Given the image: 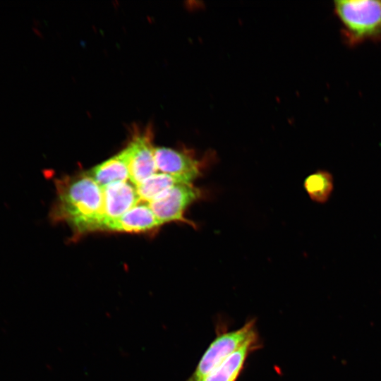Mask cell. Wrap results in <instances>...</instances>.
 I'll return each instance as SVG.
<instances>
[{"label": "cell", "mask_w": 381, "mask_h": 381, "mask_svg": "<svg viewBox=\"0 0 381 381\" xmlns=\"http://www.w3.org/2000/svg\"><path fill=\"white\" fill-rule=\"evenodd\" d=\"M157 169L161 173L192 183L201 174L202 163L190 152L169 147H155Z\"/></svg>", "instance_id": "cell-5"}, {"label": "cell", "mask_w": 381, "mask_h": 381, "mask_svg": "<svg viewBox=\"0 0 381 381\" xmlns=\"http://www.w3.org/2000/svg\"><path fill=\"white\" fill-rule=\"evenodd\" d=\"M304 185L307 193L313 200L324 202L332 193V177L329 173L320 171L308 176Z\"/></svg>", "instance_id": "cell-12"}, {"label": "cell", "mask_w": 381, "mask_h": 381, "mask_svg": "<svg viewBox=\"0 0 381 381\" xmlns=\"http://www.w3.org/2000/svg\"><path fill=\"white\" fill-rule=\"evenodd\" d=\"M260 346L259 337L250 339L198 381H236L244 369L249 355Z\"/></svg>", "instance_id": "cell-9"}, {"label": "cell", "mask_w": 381, "mask_h": 381, "mask_svg": "<svg viewBox=\"0 0 381 381\" xmlns=\"http://www.w3.org/2000/svg\"><path fill=\"white\" fill-rule=\"evenodd\" d=\"M187 183L183 179L164 173H156L136 186L140 201L147 203L155 200L172 186Z\"/></svg>", "instance_id": "cell-11"}, {"label": "cell", "mask_w": 381, "mask_h": 381, "mask_svg": "<svg viewBox=\"0 0 381 381\" xmlns=\"http://www.w3.org/2000/svg\"><path fill=\"white\" fill-rule=\"evenodd\" d=\"M102 188L103 226L105 222L120 217L140 202L136 186L131 181L116 182Z\"/></svg>", "instance_id": "cell-7"}, {"label": "cell", "mask_w": 381, "mask_h": 381, "mask_svg": "<svg viewBox=\"0 0 381 381\" xmlns=\"http://www.w3.org/2000/svg\"><path fill=\"white\" fill-rule=\"evenodd\" d=\"M56 200L50 211L53 222H66L82 234L102 230V188L87 174L56 180Z\"/></svg>", "instance_id": "cell-1"}, {"label": "cell", "mask_w": 381, "mask_h": 381, "mask_svg": "<svg viewBox=\"0 0 381 381\" xmlns=\"http://www.w3.org/2000/svg\"><path fill=\"white\" fill-rule=\"evenodd\" d=\"M151 135L144 133L135 136L125 148L127 154L130 181L135 186L157 173L155 147Z\"/></svg>", "instance_id": "cell-6"}, {"label": "cell", "mask_w": 381, "mask_h": 381, "mask_svg": "<svg viewBox=\"0 0 381 381\" xmlns=\"http://www.w3.org/2000/svg\"><path fill=\"white\" fill-rule=\"evenodd\" d=\"M160 225L148 204L139 202L120 217L105 222L102 230L140 233Z\"/></svg>", "instance_id": "cell-8"}, {"label": "cell", "mask_w": 381, "mask_h": 381, "mask_svg": "<svg viewBox=\"0 0 381 381\" xmlns=\"http://www.w3.org/2000/svg\"><path fill=\"white\" fill-rule=\"evenodd\" d=\"M217 336L199 361L187 381H198L223 363L229 356L250 339L259 337L255 319L247 321L241 328L228 331L217 328Z\"/></svg>", "instance_id": "cell-3"}, {"label": "cell", "mask_w": 381, "mask_h": 381, "mask_svg": "<svg viewBox=\"0 0 381 381\" xmlns=\"http://www.w3.org/2000/svg\"><path fill=\"white\" fill-rule=\"evenodd\" d=\"M334 12L341 23V35L349 46L381 40V1H334Z\"/></svg>", "instance_id": "cell-2"}, {"label": "cell", "mask_w": 381, "mask_h": 381, "mask_svg": "<svg viewBox=\"0 0 381 381\" xmlns=\"http://www.w3.org/2000/svg\"><path fill=\"white\" fill-rule=\"evenodd\" d=\"M87 173L101 187L116 182L130 180L126 150L123 149L117 155L95 166Z\"/></svg>", "instance_id": "cell-10"}, {"label": "cell", "mask_w": 381, "mask_h": 381, "mask_svg": "<svg viewBox=\"0 0 381 381\" xmlns=\"http://www.w3.org/2000/svg\"><path fill=\"white\" fill-rule=\"evenodd\" d=\"M201 195V190L192 183H179L147 204L161 225L181 222L194 226L193 222L184 217V212Z\"/></svg>", "instance_id": "cell-4"}]
</instances>
